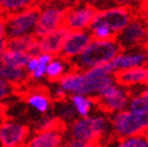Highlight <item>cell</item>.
<instances>
[{
	"label": "cell",
	"mask_w": 148,
	"mask_h": 147,
	"mask_svg": "<svg viewBox=\"0 0 148 147\" xmlns=\"http://www.w3.org/2000/svg\"><path fill=\"white\" fill-rule=\"evenodd\" d=\"M112 1H113V4L127 6V7H130V9H132V10L136 9V7H140V9L142 10L147 0H112Z\"/></svg>",
	"instance_id": "f1b7e54d"
},
{
	"label": "cell",
	"mask_w": 148,
	"mask_h": 147,
	"mask_svg": "<svg viewBox=\"0 0 148 147\" xmlns=\"http://www.w3.org/2000/svg\"><path fill=\"white\" fill-rule=\"evenodd\" d=\"M134 16V10L130 7L113 4L112 6L98 10L92 24H105L117 35L129 24Z\"/></svg>",
	"instance_id": "8992f818"
},
{
	"label": "cell",
	"mask_w": 148,
	"mask_h": 147,
	"mask_svg": "<svg viewBox=\"0 0 148 147\" xmlns=\"http://www.w3.org/2000/svg\"><path fill=\"white\" fill-rule=\"evenodd\" d=\"M39 17V9L30 6L28 9L12 14H7L0 24L1 38L13 39L34 34Z\"/></svg>",
	"instance_id": "7a4b0ae2"
},
{
	"label": "cell",
	"mask_w": 148,
	"mask_h": 147,
	"mask_svg": "<svg viewBox=\"0 0 148 147\" xmlns=\"http://www.w3.org/2000/svg\"><path fill=\"white\" fill-rule=\"evenodd\" d=\"M70 29L65 25L58 28L57 30H53L46 35L39 38V45L42 52H47L53 56H60L62 48L64 45L65 38L68 35Z\"/></svg>",
	"instance_id": "5bb4252c"
},
{
	"label": "cell",
	"mask_w": 148,
	"mask_h": 147,
	"mask_svg": "<svg viewBox=\"0 0 148 147\" xmlns=\"http://www.w3.org/2000/svg\"><path fill=\"white\" fill-rule=\"evenodd\" d=\"M60 126V118H57L54 116H43L36 123V131L53 129Z\"/></svg>",
	"instance_id": "4316f807"
},
{
	"label": "cell",
	"mask_w": 148,
	"mask_h": 147,
	"mask_svg": "<svg viewBox=\"0 0 148 147\" xmlns=\"http://www.w3.org/2000/svg\"><path fill=\"white\" fill-rule=\"evenodd\" d=\"M29 135L28 128L14 121H5L0 127V142L3 147H21Z\"/></svg>",
	"instance_id": "8fae6325"
},
{
	"label": "cell",
	"mask_w": 148,
	"mask_h": 147,
	"mask_svg": "<svg viewBox=\"0 0 148 147\" xmlns=\"http://www.w3.org/2000/svg\"><path fill=\"white\" fill-rule=\"evenodd\" d=\"M128 109L138 113H148V95H146L143 92L132 95Z\"/></svg>",
	"instance_id": "cb8c5ba5"
},
{
	"label": "cell",
	"mask_w": 148,
	"mask_h": 147,
	"mask_svg": "<svg viewBox=\"0 0 148 147\" xmlns=\"http://www.w3.org/2000/svg\"><path fill=\"white\" fill-rule=\"evenodd\" d=\"M34 1H46V0H34Z\"/></svg>",
	"instance_id": "f35d334b"
},
{
	"label": "cell",
	"mask_w": 148,
	"mask_h": 147,
	"mask_svg": "<svg viewBox=\"0 0 148 147\" xmlns=\"http://www.w3.org/2000/svg\"><path fill=\"white\" fill-rule=\"evenodd\" d=\"M83 1H87V3L94 5V6L99 10V7H100V9H102V7H103L102 5L106 4V3H108V0H83Z\"/></svg>",
	"instance_id": "d6a6232c"
},
{
	"label": "cell",
	"mask_w": 148,
	"mask_h": 147,
	"mask_svg": "<svg viewBox=\"0 0 148 147\" xmlns=\"http://www.w3.org/2000/svg\"><path fill=\"white\" fill-rule=\"evenodd\" d=\"M142 92H143L146 95H148V83H147V84L143 87V91H142Z\"/></svg>",
	"instance_id": "d590c367"
},
{
	"label": "cell",
	"mask_w": 148,
	"mask_h": 147,
	"mask_svg": "<svg viewBox=\"0 0 148 147\" xmlns=\"http://www.w3.org/2000/svg\"><path fill=\"white\" fill-rule=\"evenodd\" d=\"M57 115L63 121H71L73 120L75 115H77V112L75 107H73V105L71 104V101L65 102V101L59 100V104L57 107Z\"/></svg>",
	"instance_id": "484cf974"
},
{
	"label": "cell",
	"mask_w": 148,
	"mask_h": 147,
	"mask_svg": "<svg viewBox=\"0 0 148 147\" xmlns=\"http://www.w3.org/2000/svg\"><path fill=\"white\" fill-rule=\"evenodd\" d=\"M147 63H148V49L142 47L122 49L112 60V65L116 72L136 67H142V65H147Z\"/></svg>",
	"instance_id": "7c38bea8"
},
{
	"label": "cell",
	"mask_w": 148,
	"mask_h": 147,
	"mask_svg": "<svg viewBox=\"0 0 148 147\" xmlns=\"http://www.w3.org/2000/svg\"><path fill=\"white\" fill-rule=\"evenodd\" d=\"M66 10H68V6L62 4L59 0L48 1L41 5L39 9L38 23H36L34 34L38 38H41V36L63 27L65 22Z\"/></svg>",
	"instance_id": "5b68a950"
},
{
	"label": "cell",
	"mask_w": 148,
	"mask_h": 147,
	"mask_svg": "<svg viewBox=\"0 0 148 147\" xmlns=\"http://www.w3.org/2000/svg\"><path fill=\"white\" fill-rule=\"evenodd\" d=\"M111 130L116 137H129L143 134L148 127V113H138L127 109L111 113Z\"/></svg>",
	"instance_id": "3957f363"
},
{
	"label": "cell",
	"mask_w": 148,
	"mask_h": 147,
	"mask_svg": "<svg viewBox=\"0 0 148 147\" xmlns=\"http://www.w3.org/2000/svg\"><path fill=\"white\" fill-rule=\"evenodd\" d=\"M123 48L114 39H93L88 47L77 58L71 60V67L78 70H88L101 64L112 62Z\"/></svg>",
	"instance_id": "6da1fadb"
},
{
	"label": "cell",
	"mask_w": 148,
	"mask_h": 147,
	"mask_svg": "<svg viewBox=\"0 0 148 147\" xmlns=\"http://www.w3.org/2000/svg\"><path fill=\"white\" fill-rule=\"evenodd\" d=\"M62 4H64L65 6H72V5H76V4H78V3H81V1H83V0H59Z\"/></svg>",
	"instance_id": "836d02e7"
},
{
	"label": "cell",
	"mask_w": 148,
	"mask_h": 147,
	"mask_svg": "<svg viewBox=\"0 0 148 147\" xmlns=\"http://www.w3.org/2000/svg\"><path fill=\"white\" fill-rule=\"evenodd\" d=\"M148 38V22L147 18L134 16L129 24L121 33L116 35V40L123 49L136 48L146 46Z\"/></svg>",
	"instance_id": "ba28073f"
},
{
	"label": "cell",
	"mask_w": 148,
	"mask_h": 147,
	"mask_svg": "<svg viewBox=\"0 0 148 147\" xmlns=\"http://www.w3.org/2000/svg\"><path fill=\"white\" fill-rule=\"evenodd\" d=\"M107 147H148V139L143 134L129 137H116Z\"/></svg>",
	"instance_id": "7402d4cb"
},
{
	"label": "cell",
	"mask_w": 148,
	"mask_h": 147,
	"mask_svg": "<svg viewBox=\"0 0 148 147\" xmlns=\"http://www.w3.org/2000/svg\"><path fill=\"white\" fill-rule=\"evenodd\" d=\"M114 77L118 83L127 88L146 86L148 83V67L142 65V67L117 71Z\"/></svg>",
	"instance_id": "4fadbf2b"
},
{
	"label": "cell",
	"mask_w": 148,
	"mask_h": 147,
	"mask_svg": "<svg viewBox=\"0 0 148 147\" xmlns=\"http://www.w3.org/2000/svg\"><path fill=\"white\" fill-rule=\"evenodd\" d=\"M147 22H148V16H147ZM146 47H148V38H147V43H146Z\"/></svg>",
	"instance_id": "74e56055"
},
{
	"label": "cell",
	"mask_w": 148,
	"mask_h": 147,
	"mask_svg": "<svg viewBox=\"0 0 148 147\" xmlns=\"http://www.w3.org/2000/svg\"><path fill=\"white\" fill-rule=\"evenodd\" d=\"M142 10H145V11H146L147 16H148V0L146 1V4H145V6H143V9H142Z\"/></svg>",
	"instance_id": "e575fe53"
},
{
	"label": "cell",
	"mask_w": 148,
	"mask_h": 147,
	"mask_svg": "<svg viewBox=\"0 0 148 147\" xmlns=\"http://www.w3.org/2000/svg\"><path fill=\"white\" fill-rule=\"evenodd\" d=\"M70 101L75 107L78 117L90 116L94 111L95 101L93 97L86 94H72L70 95Z\"/></svg>",
	"instance_id": "ac0fdd59"
},
{
	"label": "cell",
	"mask_w": 148,
	"mask_h": 147,
	"mask_svg": "<svg viewBox=\"0 0 148 147\" xmlns=\"http://www.w3.org/2000/svg\"><path fill=\"white\" fill-rule=\"evenodd\" d=\"M34 0H0V9L3 13L12 14L19 11H23L28 7L33 6Z\"/></svg>",
	"instance_id": "603a6c76"
},
{
	"label": "cell",
	"mask_w": 148,
	"mask_h": 147,
	"mask_svg": "<svg viewBox=\"0 0 148 147\" xmlns=\"http://www.w3.org/2000/svg\"><path fill=\"white\" fill-rule=\"evenodd\" d=\"M46 69H47V65H43V64H40L38 68L35 69V71H33L30 74L32 78L34 80H41L46 76Z\"/></svg>",
	"instance_id": "1f68e13d"
},
{
	"label": "cell",
	"mask_w": 148,
	"mask_h": 147,
	"mask_svg": "<svg viewBox=\"0 0 148 147\" xmlns=\"http://www.w3.org/2000/svg\"><path fill=\"white\" fill-rule=\"evenodd\" d=\"M64 147H98V142H92V141H86L76 139L73 136H69L64 141Z\"/></svg>",
	"instance_id": "83f0119b"
},
{
	"label": "cell",
	"mask_w": 148,
	"mask_h": 147,
	"mask_svg": "<svg viewBox=\"0 0 148 147\" xmlns=\"http://www.w3.org/2000/svg\"><path fill=\"white\" fill-rule=\"evenodd\" d=\"M63 144V130L60 127H57L53 129L38 131L29 140L27 147H60Z\"/></svg>",
	"instance_id": "9a60e30c"
},
{
	"label": "cell",
	"mask_w": 148,
	"mask_h": 147,
	"mask_svg": "<svg viewBox=\"0 0 148 147\" xmlns=\"http://www.w3.org/2000/svg\"><path fill=\"white\" fill-rule=\"evenodd\" d=\"M41 63H40V60H39V57L38 56H32L30 57V59L28 60V63H27V65H25V69H27V71L29 72V75L33 72V71H35V69L39 67Z\"/></svg>",
	"instance_id": "4dcf8cb0"
},
{
	"label": "cell",
	"mask_w": 148,
	"mask_h": 147,
	"mask_svg": "<svg viewBox=\"0 0 148 147\" xmlns=\"http://www.w3.org/2000/svg\"><path fill=\"white\" fill-rule=\"evenodd\" d=\"M5 48L27 52L30 56H39L42 52L39 45V38L35 34L24 35V36H19V38H13V39H7Z\"/></svg>",
	"instance_id": "2e32d148"
},
{
	"label": "cell",
	"mask_w": 148,
	"mask_h": 147,
	"mask_svg": "<svg viewBox=\"0 0 148 147\" xmlns=\"http://www.w3.org/2000/svg\"><path fill=\"white\" fill-rule=\"evenodd\" d=\"M30 57L32 56L27 52H21V51L11 48H5L1 51V63L7 65H13V67L25 68Z\"/></svg>",
	"instance_id": "ffe728a7"
},
{
	"label": "cell",
	"mask_w": 148,
	"mask_h": 147,
	"mask_svg": "<svg viewBox=\"0 0 148 147\" xmlns=\"http://www.w3.org/2000/svg\"><path fill=\"white\" fill-rule=\"evenodd\" d=\"M143 135H145V136H146V137L148 139V127L146 128V130H145V133H143Z\"/></svg>",
	"instance_id": "8d00e7d4"
},
{
	"label": "cell",
	"mask_w": 148,
	"mask_h": 147,
	"mask_svg": "<svg viewBox=\"0 0 148 147\" xmlns=\"http://www.w3.org/2000/svg\"><path fill=\"white\" fill-rule=\"evenodd\" d=\"M13 93V84L5 80H0V98L6 99Z\"/></svg>",
	"instance_id": "f546056e"
},
{
	"label": "cell",
	"mask_w": 148,
	"mask_h": 147,
	"mask_svg": "<svg viewBox=\"0 0 148 147\" xmlns=\"http://www.w3.org/2000/svg\"><path fill=\"white\" fill-rule=\"evenodd\" d=\"M89 30H90L94 39L110 40V39H114L116 38V34L105 24H92L90 28H89Z\"/></svg>",
	"instance_id": "d4e9b609"
},
{
	"label": "cell",
	"mask_w": 148,
	"mask_h": 147,
	"mask_svg": "<svg viewBox=\"0 0 148 147\" xmlns=\"http://www.w3.org/2000/svg\"><path fill=\"white\" fill-rule=\"evenodd\" d=\"M127 89V87L114 81L113 83L108 84L105 89H102L101 93L97 97L98 105L101 107V110L110 113L127 110L131 98L130 93Z\"/></svg>",
	"instance_id": "52a82bcc"
},
{
	"label": "cell",
	"mask_w": 148,
	"mask_h": 147,
	"mask_svg": "<svg viewBox=\"0 0 148 147\" xmlns=\"http://www.w3.org/2000/svg\"><path fill=\"white\" fill-rule=\"evenodd\" d=\"M69 62L68 59H65L64 57H54L53 60H52L46 69V77L49 81H53V82H58L66 72L69 71Z\"/></svg>",
	"instance_id": "d6986e66"
},
{
	"label": "cell",
	"mask_w": 148,
	"mask_h": 147,
	"mask_svg": "<svg viewBox=\"0 0 148 147\" xmlns=\"http://www.w3.org/2000/svg\"><path fill=\"white\" fill-rule=\"evenodd\" d=\"M97 12V7L87 1L69 6L66 10L64 25L70 30H89Z\"/></svg>",
	"instance_id": "9c48e42d"
},
{
	"label": "cell",
	"mask_w": 148,
	"mask_h": 147,
	"mask_svg": "<svg viewBox=\"0 0 148 147\" xmlns=\"http://www.w3.org/2000/svg\"><path fill=\"white\" fill-rule=\"evenodd\" d=\"M147 67H148V63H147Z\"/></svg>",
	"instance_id": "ab89813d"
},
{
	"label": "cell",
	"mask_w": 148,
	"mask_h": 147,
	"mask_svg": "<svg viewBox=\"0 0 148 147\" xmlns=\"http://www.w3.org/2000/svg\"><path fill=\"white\" fill-rule=\"evenodd\" d=\"M93 39L90 30H69L60 56L70 62L73 60L88 47Z\"/></svg>",
	"instance_id": "30bf717a"
},
{
	"label": "cell",
	"mask_w": 148,
	"mask_h": 147,
	"mask_svg": "<svg viewBox=\"0 0 148 147\" xmlns=\"http://www.w3.org/2000/svg\"><path fill=\"white\" fill-rule=\"evenodd\" d=\"M25 100L29 106L40 113H46L51 107V99L42 91H35L29 93Z\"/></svg>",
	"instance_id": "44dd1931"
},
{
	"label": "cell",
	"mask_w": 148,
	"mask_h": 147,
	"mask_svg": "<svg viewBox=\"0 0 148 147\" xmlns=\"http://www.w3.org/2000/svg\"><path fill=\"white\" fill-rule=\"evenodd\" d=\"M111 127L110 118L103 113H92L87 117H79L70 126V136L92 142H98Z\"/></svg>",
	"instance_id": "277c9868"
},
{
	"label": "cell",
	"mask_w": 148,
	"mask_h": 147,
	"mask_svg": "<svg viewBox=\"0 0 148 147\" xmlns=\"http://www.w3.org/2000/svg\"><path fill=\"white\" fill-rule=\"evenodd\" d=\"M147 49H148V47H147Z\"/></svg>",
	"instance_id": "60d3db41"
},
{
	"label": "cell",
	"mask_w": 148,
	"mask_h": 147,
	"mask_svg": "<svg viewBox=\"0 0 148 147\" xmlns=\"http://www.w3.org/2000/svg\"><path fill=\"white\" fill-rule=\"evenodd\" d=\"M28 75L29 72L27 71V69L22 67H13V65H7L3 63L1 67H0V77L7 81V82L12 83L13 86L22 84L23 82H25Z\"/></svg>",
	"instance_id": "e0dca14e"
}]
</instances>
